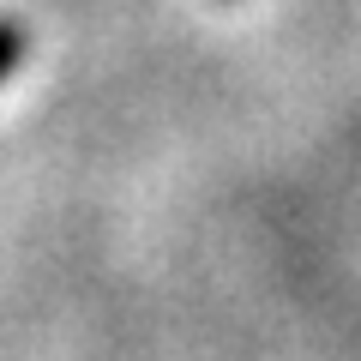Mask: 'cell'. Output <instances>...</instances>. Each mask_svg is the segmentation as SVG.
Masks as SVG:
<instances>
[{"label":"cell","mask_w":361,"mask_h":361,"mask_svg":"<svg viewBox=\"0 0 361 361\" xmlns=\"http://www.w3.org/2000/svg\"><path fill=\"white\" fill-rule=\"evenodd\" d=\"M25 49H30V37L13 25V18H0V85H6V78L25 66Z\"/></svg>","instance_id":"6da1fadb"}]
</instances>
